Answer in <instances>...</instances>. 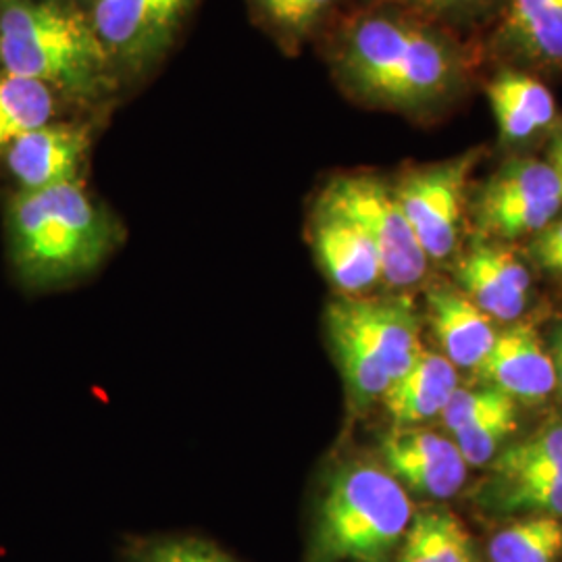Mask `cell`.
Returning a JSON list of instances; mask_svg holds the SVG:
<instances>
[{
    "instance_id": "83f0119b",
    "label": "cell",
    "mask_w": 562,
    "mask_h": 562,
    "mask_svg": "<svg viewBox=\"0 0 562 562\" xmlns=\"http://www.w3.org/2000/svg\"><path fill=\"white\" fill-rule=\"evenodd\" d=\"M533 257L546 271L562 276V222L543 227L533 244Z\"/></svg>"
},
{
    "instance_id": "9a60e30c",
    "label": "cell",
    "mask_w": 562,
    "mask_h": 562,
    "mask_svg": "<svg viewBox=\"0 0 562 562\" xmlns=\"http://www.w3.org/2000/svg\"><path fill=\"white\" fill-rule=\"evenodd\" d=\"M501 42L538 65H562V0H508Z\"/></svg>"
},
{
    "instance_id": "2e32d148",
    "label": "cell",
    "mask_w": 562,
    "mask_h": 562,
    "mask_svg": "<svg viewBox=\"0 0 562 562\" xmlns=\"http://www.w3.org/2000/svg\"><path fill=\"white\" fill-rule=\"evenodd\" d=\"M396 562H473L469 531L442 506L415 510Z\"/></svg>"
},
{
    "instance_id": "8992f818",
    "label": "cell",
    "mask_w": 562,
    "mask_h": 562,
    "mask_svg": "<svg viewBox=\"0 0 562 562\" xmlns=\"http://www.w3.org/2000/svg\"><path fill=\"white\" fill-rule=\"evenodd\" d=\"M475 155L413 169L404 173L394 196L427 259L442 261L457 248L461 232L462 201Z\"/></svg>"
},
{
    "instance_id": "4fadbf2b",
    "label": "cell",
    "mask_w": 562,
    "mask_h": 562,
    "mask_svg": "<svg viewBox=\"0 0 562 562\" xmlns=\"http://www.w3.org/2000/svg\"><path fill=\"white\" fill-rule=\"evenodd\" d=\"M457 390V367L442 355L423 350L413 367L390 383L382 404L394 427H417L440 417Z\"/></svg>"
},
{
    "instance_id": "30bf717a",
    "label": "cell",
    "mask_w": 562,
    "mask_h": 562,
    "mask_svg": "<svg viewBox=\"0 0 562 562\" xmlns=\"http://www.w3.org/2000/svg\"><path fill=\"white\" fill-rule=\"evenodd\" d=\"M311 240L327 280L341 296H367L382 281L380 255L361 225L319 201Z\"/></svg>"
},
{
    "instance_id": "d4e9b609",
    "label": "cell",
    "mask_w": 562,
    "mask_h": 562,
    "mask_svg": "<svg viewBox=\"0 0 562 562\" xmlns=\"http://www.w3.org/2000/svg\"><path fill=\"white\" fill-rule=\"evenodd\" d=\"M515 431H517V402H510L503 408L485 415L480 422L462 427L452 436L464 462L469 467H480L492 461L494 454L501 450V446Z\"/></svg>"
},
{
    "instance_id": "f546056e",
    "label": "cell",
    "mask_w": 562,
    "mask_h": 562,
    "mask_svg": "<svg viewBox=\"0 0 562 562\" xmlns=\"http://www.w3.org/2000/svg\"><path fill=\"white\" fill-rule=\"evenodd\" d=\"M550 357H552L554 371H557V385L562 390V323L559 325V329L554 331L552 348H550Z\"/></svg>"
},
{
    "instance_id": "52a82bcc",
    "label": "cell",
    "mask_w": 562,
    "mask_h": 562,
    "mask_svg": "<svg viewBox=\"0 0 562 562\" xmlns=\"http://www.w3.org/2000/svg\"><path fill=\"white\" fill-rule=\"evenodd\" d=\"M325 322L338 323L352 334L392 382L406 373L425 350L411 306L396 299L340 296L327 306Z\"/></svg>"
},
{
    "instance_id": "5bb4252c",
    "label": "cell",
    "mask_w": 562,
    "mask_h": 562,
    "mask_svg": "<svg viewBox=\"0 0 562 562\" xmlns=\"http://www.w3.org/2000/svg\"><path fill=\"white\" fill-rule=\"evenodd\" d=\"M434 334L443 357L461 369H477L498 331L482 308L454 290H436L427 296Z\"/></svg>"
},
{
    "instance_id": "7c38bea8",
    "label": "cell",
    "mask_w": 562,
    "mask_h": 562,
    "mask_svg": "<svg viewBox=\"0 0 562 562\" xmlns=\"http://www.w3.org/2000/svg\"><path fill=\"white\" fill-rule=\"evenodd\" d=\"M475 371L515 401H540L557 387L554 362L531 323L501 331Z\"/></svg>"
},
{
    "instance_id": "7402d4cb",
    "label": "cell",
    "mask_w": 562,
    "mask_h": 562,
    "mask_svg": "<svg viewBox=\"0 0 562 562\" xmlns=\"http://www.w3.org/2000/svg\"><path fill=\"white\" fill-rule=\"evenodd\" d=\"M459 280L464 288V296L475 302L487 317L503 322H513L521 317L527 294L517 292L506 281L501 280L482 261L475 248H471V252L462 259Z\"/></svg>"
},
{
    "instance_id": "603a6c76",
    "label": "cell",
    "mask_w": 562,
    "mask_h": 562,
    "mask_svg": "<svg viewBox=\"0 0 562 562\" xmlns=\"http://www.w3.org/2000/svg\"><path fill=\"white\" fill-rule=\"evenodd\" d=\"M490 104H501L525 121H529L538 132L552 125L557 117V104L552 92L542 81L533 80L519 71H504L487 86Z\"/></svg>"
},
{
    "instance_id": "44dd1931",
    "label": "cell",
    "mask_w": 562,
    "mask_h": 562,
    "mask_svg": "<svg viewBox=\"0 0 562 562\" xmlns=\"http://www.w3.org/2000/svg\"><path fill=\"white\" fill-rule=\"evenodd\" d=\"M485 504L504 513H531L562 519V475L521 473L498 477Z\"/></svg>"
},
{
    "instance_id": "3957f363",
    "label": "cell",
    "mask_w": 562,
    "mask_h": 562,
    "mask_svg": "<svg viewBox=\"0 0 562 562\" xmlns=\"http://www.w3.org/2000/svg\"><path fill=\"white\" fill-rule=\"evenodd\" d=\"M415 506L382 462L336 464L313 504L302 562H396Z\"/></svg>"
},
{
    "instance_id": "ac0fdd59",
    "label": "cell",
    "mask_w": 562,
    "mask_h": 562,
    "mask_svg": "<svg viewBox=\"0 0 562 562\" xmlns=\"http://www.w3.org/2000/svg\"><path fill=\"white\" fill-rule=\"evenodd\" d=\"M117 562H244L222 543L194 531L127 536Z\"/></svg>"
},
{
    "instance_id": "f1b7e54d",
    "label": "cell",
    "mask_w": 562,
    "mask_h": 562,
    "mask_svg": "<svg viewBox=\"0 0 562 562\" xmlns=\"http://www.w3.org/2000/svg\"><path fill=\"white\" fill-rule=\"evenodd\" d=\"M396 2L408 4L425 13H436L442 18H464L469 13H477L487 4V0H396Z\"/></svg>"
},
{
    "instance_id": "6da1fadb",
    "label": "cell",
    "mask_w": 562,
    "mask_h": 562,
    "mask_svg": "<svg viewBox=\"0 0 562 562\" xmlns=\"http://www.w3.org/2000/svg\"><path fill=\"white\" fill-rule=\"evenodd\" d=\"M341 80L362 101L419 111L461 86L459 46L419 21L373 15L359 20L340 46Z\"/></svg>"
},
{
    "instance_id": "7a4b0ae2",
    "label": "cell",
    "mask_w": 562,
    "mask_h": 562,
    "mask_svg": "<svg viewBox=\"0 0 562 562\" xmlns=\"http://www.w3.org/2000/svg\"><path fill=\"white\" fill-rule=\"evenodd\" d=\"M7 236L21 283L50 290L99 269L117 248L121 227L76 181L18 192L9 204Z\"/></svg>"
},
{
    "instance_id": "9c48e42d",
    "label": "cell",
    "mask_w": 562,
    "mask_h": 562,
    "mask_svg": "<svg viewBox=\"0 0 562 562\" xmlns=\"http://www.w3.org/2000/svg\"><path fill=\"white\" fill-rule=\"evenodd\" d=\"M190 0H97L92 25L111 59L142 65L171 41Z\"/></svg>"
},
{
    "instance_id": "d6986e66",
    "label": "cell",
    "mask_w": 562,
    "mask_h": 562,
    "mask_svg": "<svg viewBox=\"0 0 562 562\" xmlns=\"http://www.w3.org/2000/svg\"><path fill=\"white\" fill-rule=\"evenodd\" d=\"M562 554V519L531 515L501 529L487 546L490 562H557Z\"/></svg>"
},
{
    "instance_id": "277c9868",
    "label": "cell",
    "mask_w": 562,
    "mask_h": 562,
    "mask_svg": "<svg viewBox=\"0 0 562 562\" xmlns=\"http://www.w3.org/2000/svg\"><path fill=\"white\" fill-rule=\"evenodd\" d=\"M0 60L4 71L92 99L109 86L111 55L94 25L57 2H0Z\"/></svg>"
},
{
    "instance_id": "8fae6325",
    "label": "cell",
    "mask_w": 562,
    "mask_h": 562,
    "mask_svg": "<svg viewBox=\"0 0 562 562\" xmlns=\"http://www.w3.org/2000/svg\"><path fill=\"white\" fill-rule=\"evenodd\" d=\"M88 153V127L46 123L21 136L4 153V161L13 180L20 183V192H34L81 181Z\"/></svg>"
},
{
    "instance_id": "e0dca14e",
    "label": "cell",
    "mask_w": 562,
    "mask_h": 562,
    "mask_svg": "<svg viewBox=\"0 0 562 562\" xmlns=\"http://www.w3.org/2000/svg\"><path fill=\"white\" fill-rule=\"evenodd\" d=\"M53 92L42 81L4 74L0 76V157L21 136L50 123Z\"/></svg>"
},
{
    "instance_id": "ba28073f",
    "label": "cell",
    "mask_w": 562,
    "mask_h": 562,
    "mask_svg": "<svg viewBox=\"0 0 562 562\" xmlns=\"http://www.w3.org/2000/svg\"><path fill=\"white\" fill-rule=\"evenodd\" d=\"M382 464L406 492L434 501L452 498L469 464L454 440L422 427H394L382 440Z\"/></svg>"
},
{
    "instance_id": "ffe728a7",
    "label": "cell",
    "mask_w": 562,
    "mask_h": 562,
    "mask_svg": "<svg viewBox=\"0 0 562 562\" xmlns=\"http://www.w3.org/2000/svg\"><path fill=\"white\" fill-rule=\"evenodd\" d=\"M562 202L559 178L550 162L521 159L508 162L483 186L475 206Z\"/></svg>"
},
{
    "instance_id": "484cf974",
    "label": "cell",
    "mask_w": 562,
    "mask_h": 562,
    "mask_svg": "<svg viewBox=\"0 0 562 562\" xmlns=\"http://www.w3.org/2000/svg\"><path fill=\"white\" fill-rule=\"evenodd\" d=\"M510 402H515V398L494 385L482 390H457L446 404L440 419L450 434H457L462 427L480 422L485 415L503 408Z\"/></svg>"
},
{
    "instance_id": "cb8c5ba5",
    "label": "cell",
    "mask_w": 562,
    "mask_h": 562,
    "mask_svg": "<svg viewBox=\"0 0 562 562\" xmlns=\"http://www.w3.org/2000/svg\"><path fill=\"white\" fill-rule=\"evenodd\" d=\"M494 473L496 477L521 473L562 475V425L506 448L494 464Z\"/></svg>"
},
{
    "instance_id": "4dcf8cb0",
    "label": "cell",
    "mask_w": 562,
    "mask_h": 562,
    "mask_svg": "<svg viewBox=\"0 0 562 562\" xmlns=\"http://www.w3.org/2000/svg\"><path fill=\"white\" fill-rule=\"evenodd\" d=\"M552 169H554V173H557V178H559V186H561V199H562V136L554 144V148H552Z\"/></svg>"
},
{
    "instance_id": "4316f807",
    "label": "cell",
    "mask_w": 562,
    "mask_h": 562,
    "mask_svg": "<svg viewBox=\"0 0 562 562\" xmlns=\"http://www.w3.org/2000/svg\"><path fill=\"white\" fill-rule=\"evenodd\" d=\"M259 2L273 23H278L285 30L301 32L317 20L334 0H259Z\"/></svg>"
},
{
    "instance_id": "5b68a950",
    "label": "cell",
    "mask_w": 562,
    "mask_h": 562,
    "mask_svg": "<svg viewBox=\"0 0 562 562\" xmlns=\"http://www.w3.org/2000/svg\"><path fill=\"white\" fill-rule=\"evenodd\" d=\"M319 201L361 225L380 255L385 285L411 288L423 280L429 259L392 186L371 176H344L325 188Z\"/></svg>"
}]
</instances>
